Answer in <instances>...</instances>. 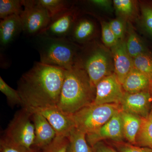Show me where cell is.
Masks as SVG:
<instances>
[{
	"mask_svg": "<svg viewBox=\"0 0 152 152\" xmlns=\"http://www.w3.org/2000/svg\"><path fill=\"white\" fill-rule=\"evenodd\" d=\"M31 113L35 135L33 148L42 149L53 140L56 137V133L43 116L36 112Z\"/></svg>",
	"mask_w": 152,
	"mask_h": 152,
	"instance_id": "cell-13",
	"label": "cell"
},
{
	"mask_svg": "<svg viewBox=\"0 0 152 152\" xmlns=\"http://www.w3.org/2000/svg\"><path fill=\"white\" fill-rule=\"evenodd\" d=\"M23 31L20 15H14L1 20L0 45L5 48L8 46Z\"/></svg>",
	"mask_w": 152,
	"mask_h": 152,
	"instance_id": "cell-15",
	"label": "cell"
},
{
	"mask_svg": "<svg viewBox=\"0 0 152 152\" xmlns=\"http://www.w3.org/2000/svg\"><path fill=\"white\" fill-rule=\"evenodd\" d=\"M39 1L47 9L52 19L71 8L69 2L64 0H39Z\"/></svg>",
	"mask_w": 152,
	"mask_h": 152,
	"instance_id": "cell-23",
	"label": "cell"
},
{
	"mask_svg": "<svg viewBox=\"0 0 152 152\" xmlns=\"http://www.w3.org/2000/svg\"><path fill=\"white\" fill-rule=\"evenodd\" d=\"M41 63L69 70L79 66L75 45L67 38L37 35Z\"/></svg>",
	"mask_w": 152,
	"mask_h": 152,
	"instance_id": "cell-3",
	"label": "cell"
},
{
	"mask_svg": "<svg viewBox=\"0 0 152 152\" xmlns=\"http://www.w3.org/2000/svg\"><path fill=\"white\" fill-rule=\"evenodd\" d=\"M121 113L124 137L132 145H136V138L141 125L142 118L121 110Z\"/></svg>",
	"mask_w": 152,
	"mask_h": 152,
	"instance_id": "cell-17",
	"label": "cell"
},
{
	"mask_svg": "<svg viewBox=\"0 0 152 152\" xmlns=\"http://www.w3.org/2000/svg\"><path fill=\"white\" fill-rule=\"evenodd\" d=\"M114 7L121 15L130 16L134 11L133 2L130 0H114Z\"/></svg>",
	"mask_w": 152,
	"mask_h": 152,
	"instance_id": "cell-29",
	"label": "cell"
},
{
	"mask_svg": "<svg viewBox=\"0 0 152 152\" xmlns=\"http://www.w3.org/2000/svg\"><path fill=\"white\" fill-rule=\"evenodd\" d=\"M95 29V25L92 21L86 19H82L74 25L69 35H71L72 38L70 40L78 42L88 40L92 37Z\"/></svg>",
	"mask_w": 152,
	"mask_h": 152,
	"instance_id": "cell-19",
	"label": "cell"
},
{
	"mask_svg": "<svg viewBox=\"0 0 152 152\" xmlns=\"http://www.w3.org/2000/svg\"><path fill=\"white\" fill-rule=\"evenodd\" d=\"M150 87H151V89L152 91V82L151 83V85H150Z\"/></svg>",
	"mask_w": 152,
	"mask_h": 152,
	"instance_id": "cell-35",
	"label": "cell"
},
{
	"mask_svg": "<svg viewBox=\"0 0 152 152\" xmlns=\"http://www.w3.org/2000/svg\"><path fill=\"white\" fill-rule=\"evenodd\" d=\"M76 15L75 11L71 7L52 19L48 26L39 35L51 37L68 38L75 24Z\"/></svg>",
	"mask_w": 152,
	"mask_h": 152,
	"instance_id": "cell-12",
	"label": "cell"
},
{
	"mask_svg": "<svg viewBox=\"0 0 152 152\" xmlns=\"http://www.w3.org/2000/svg\"><path fill=\"white\" fill-rule=\"evenodd\" d=\"M66 71L41 62L35 63L18 83L17 90L23 100V108L57 107Z\"/></svg>",
	"mask_w": 152,
	"mask_h": 152,
	"instance_id": "cell-1",
	"label": "cell"
},
{
	"mask_svg": "<svg viewBox=\"0 0 152 152\" xmlns=\"http://www.w3.org/2000/svg\"><path fill=\"white\" fill-rule=\"evenodd\" d=\"M134 69L146 76L152 82V56L145 53L132 58Z\"/></svg>",
	"mask_w": 152,
	"mask_h": 152,
	"instance_id": "cell-21",
	"label": "cell"
},
{
	"mask_svg": "<svg viewBox=\"0 0 152 152\" xmlns=\"http://www.w3.org/2000/svg\"><path fill=\"white\" fill-rule=\"evenodd\" d=\"M68 144V137L56 136L50 143L42 149V152H67Z\"/></svg>",
	"mask_w": 152,
	"mask_h": 152,
	"instance_id": "cell-26",
	"label": "cell"
},
{
	"mask_svg": "<svg viewBox=\"0 0 152 152\" xmlns=\"http://www.w3.org/2000/svg\"><path fill=\"white\" fill-rule=\"evenodd\" d=\"M117 147L120 152H152V149L147 147L136 146L121 142L118 143Z\"/></svg>",
	"mask_w": 152,
	"mask_h": 152,
	"instance_id": "cell-31",
	"label": "cell"
},
{
	"mask_svg": "<svg viewBox=\"0 0 152 152\" xmlns=\"http://www.w3.org/2000/svg\"><path fill=\"white\" fill-rule=\"evenodd\" d=\"M32 115L27 109L22 108L15 114L2 137L16 145L33 148L35 135Z\"/></svg>",
	"mask_w": 152,
	"mask_h": 152,
	"instance_id": "cell-5",
	"label": "cell"
},
{
	"mask_svg": "<svg viewBox=\"0 0 152 152\" xmlns=\"http://www.w3.org/2000/svg\"><path fill=\"white\" fill-rule=\"evenodd\" d=\"M94 90L84 69L77 66L66 70L57 107L73 115L93 102Z\"/></svg>",
	"mask_w": 152,
	"mask_h": 152,
	"instance_id": "cell-2",
	"label": "cell"
},
{
	"mask_svg": "<svg viewBox=\"0 0 152 152\" xmlns=\"http://www.w3.org/2000/svg\"><path fill=\"white\" fill-rule=\"evenodd\" d=\"M120 110L118 104H91L73 114L72 117L76 127L87 134L103 126Z\"/></svg>",
	"mask_w": 152,
	"mask_h": 152,
	"instance_id": "cell-4",
	"label": "cell"
},
{
	"mask_svg": "<svg viewBox=\"0 0 152 152\" xmlns=\"http://www.w3.org/2000/svg\"><path fill=\"white\" fill-rule=\"evenodd\" d=\"M0 91L6 96L8 104L11 107L20 105L23 107V103L18 91L11 88L1 77H0Z\"/></svg>",
	"mask_w": 152,
	"mask_h": 152,
	"instance_id": "cell-25",
	"label": "cell"
},
{
	"mask_svg": "<svg viewBox=\"0 0 152 152\" xmlns=\"http://www.w3.org/2000/svg\"><path fill=\"white\" fill-rule=\"evenodd\" d=\"M121 110L117 112L103 126L92 132L86 134V140L89 145L93 148L105 139H110L121 142L124 137Z\"/></svg>",
	"mask_w": 152,
	"mask_h": 152,
	"instance_id": "cell-8",
	"label": "cell"
},
{
	"mask_svg": "<svg viewBox=\"0 0 152 152\" xmlns=\"http://www.w3.org/2000/svg\"><path fill=\"white\" fill-rule=\"evenodd\" d=\"M23 10L20 16L23 32L28 35L37 36L48 26L51 17L39 0H23Z\"/></svg>",
	"mask_w": 152,
	"mask_h": 152,
	"instance_id": "cell-6",
	"label": "cell"
},
{
	"mask_svg": "<svg viewBox=\"0 0 152 152\" xmlns=\"http://www.w3.org/2000/svg\"><path fill=\"white\" fill-rule=\"evenodd\" d=\"M67 152H93L86 140V134L76 127L71 131L68 136Z\"/></svg>",
	"mask_w": 152,
	"mask_h": 152,
	"instance_id": "cell-18",
	"label": "cell"
},
{
	"mask_svg": "<svg viewBox=\"0 0 152 152\" xmlns=\"http://www.w3.org/2000/svg\"><path fill=\"white\" fill-rule=\"evenodd\" d=\"M151 96L148 91L124 93L120 103L121 110L142 118L149 115Z\"/></svg>",
	"mask_w": 152,
	"mask_h": 152,
	"instance_id": "cell-11",
	"label": "cell"
},
{
	"mask_svg": "<svg viewBox=\"0 0 152 152\" xmlns=\"http://www.w3.org/2000/svg\"><path fill=\"white\" fill-rule=\"evenodd\" d=\"M109 26L112 31L119 40L124 36V26L122 21L119 19H115L109 23Z\"/></svg>",
	"mask_w": 152,
	"mask_h": 152,
	"instance_id": "cell-32",
	"label": "cell"
},
{
	"mask_svg": "<svg viewBox=\"0 0 152 152\" xmlns=\"http://www.w3.org/2000/svg\"><path fill=\"white\" fill-rule=\"evenodd\" d=\"M142 13L144 27L147 31L152 36V7H143Z\"/></svg>",
	"mask_w": 152,
	"mask_h": 152,
	"instance_id": "cell-30",
	"label": "cell"
},
{
	"mask_svg": "<svg viewBox=\"0 0 152 152\" xmlns=\"http://www.w3.org/2000/svg\"><path fill=\"white\" fill-rule=\"evenodd\" d=\"M113 48L115 74L122 85L125 78L134 69L132 58L128 54L125 42L119 40Z\"/></svg>",
	"mask_w": 152,
	"mask_h": 152,
	"instance_id": "cell-14",
	"label": "cell"
},
{
	"mask_svg": "<svg viewBox=\"0 0 152 152\" xmlns=\"http://www.w3.org/2000/svg\"><path fill=\"white\" fill-rule=\"evenodd\" d=\"M94 152H117L110 147L100 145L98 143L93 148Z\"/></svg>",
	"mask_w": 152,
	"mask_h": 152,
	"instance_id": "cell-34",
	"label": "cell"
},
{
	"mask_svg": "<svg viewBox=\"0 0 152 152\" xmlns=\"http://www.w3.org/2000/svg\"><path fill=\"white\" fill-rule=\"evenodd\" d=\"M136 145L152 149V116L142 118L140 128L136 138Z\"/></svg>",
	"mask_w": 152,
	"mask_h": 152,
	"instance_id": "cell-20",
	"label": "cell"
},
{
	"mask_svg": "<svg viewBox=\"0 0 152 152\" xmlns=\"http://www.w3.org/2000/svg\"><path fill=\"white\" fill-rule=\"evenodd\" d=\"M28 110L31 113L36 112L43 116L54 129L57 136L68 137L75 127L72 115L66 113L57 106Z\"/></svg>",
	"mask_w": 152,
	"mask_h": 152,
	"instance_id": "cell-10",
	"label": "cell"
},
{
	"mask_svg": "<svg viewBox=\"0 0 152 152\" xmlns=\"http://www.w3.org/2000/svg\"><path fill=\"white\" fill-rule=\"evenodd\" d=\"M23 10V0H1L0 18L18 15H20Z\"/></svg>",
	"mask_w": 152,
	"mask_h": 152,
	"instance_id": "cell-22",
	"label": "cell"
},
{
	"mask_svg": "<svg viewBox=\"0 0 152 152\" xmlns=\"http://www.w3.org/2000/svg\"><path fill=\"white\" fill-rule=\"evenodd\" d=\"M150 85L149 79L134 68L126 77L122 84L125 92L129 93H138L147 91Z\"/></svg>",
	"mask_w": 152,
	"mask_h": 152,
	"instance_id": "cell-16",
	"label": "cell"
},
{
	"mask_svg": "<svg viewBox=\"0 0 152 152\" xmlns=\"http://www.w3.org/2000/svg\"><path fill=\"white\" fill-rule=\"evenodd\" d=\"M83 69L89 78L94 89L98 83L110 74L108 56L100 50L93 51L85 60Z\"/></svg>",
	"mask_w": 152,
	"mask_h": 152,
	"instance_id": "cell-9",
	"label": "cell"
},
{
	"mask_svg": "<svg viewBox=\"0 0 152 152\" xmlns=\"http://www.w3.org/2000/svg\"><path fill=\"white\" fill-rule=\"evenodd\" d=\"M37 149L28 148L16 145L1 137L0 152H38Z\"/></svg>",
	"mask_w": 152,
	"mask_h": 152,
	"instance_id": "cell-27",
	"label": "cell"
},
{
	"mask_svg": "<svg viewBox=\"0 0 152 152\" xmlns=\"http://www.w3.org/2000/svg\"><path fill=\"white\" fill-rule=\"evenodd\" d=\"M149 115H151L152 116V109L151 111V112H150V113Z\"/></svg>",
	"mask_w": 152,
	"mask_h": 152,
	"instance_id": "cell-36",
	"label": "cell"
},
{
	"mask_svg": "<svg viewBox=\"0 0 152 152\" xmlns=\"http://www.w3.org/2000/svg\"><path fill=\"white\" fill-rule=\"evenodd\" d=\"M102 35L103 42L107 46L113 47L119 41L112 31L109 23H102Z\"/></svg>",
	"mask_w": 152,
	"mask_h": 152,
	"instance_id": "cell-28",
	"label": "cell"
},
{
	"mask_svg": "<svg viewBox=\"0 0 152 152\" xmlns=\"http://www.w3.org/2000/svg\"><path fill=\"white\" fill-rule=\"evenodd\" d=\"M122 86L115 73L103 79L96 87L95 96L92 104H120L124 96Z\"/></svg>",
	"mask_w": 152,
	"mask_h": 152,
	"instance_id": "cell-7",
	"label": "cell"
},
{
	"mask_svg": "<svg viewBox=\"0 0 152 152\" xmlns=\"http://www.w3.org/2000/svg\"><path fill=\"white\" fill-rule=\"evenodd\" d=\"M93 5L109 10L111 9V1L107 0H92L89 1Z\"/></svg>",
	"mask_w": 152,
	"mask_h": 152,
	"instance_id": "cell-33",
	"label": "cell"
},
{
	"mask_svg": "<svg viewBox=\"0 0 152 152\" xmlns=\"http://www.w3.org/2000/svg\"><path fill=\"white\" fill-rule=\"evenodd\" d=\"M126 47L128 54L132 58L144 53H147L140 39L131 28H130L128 40L126 43Z\"/></svg>",
	"mask_w": 152,
	"mask_h": 152,
	"instance_id": "cell-24",
	"label": "cell"
}]
</instances>
